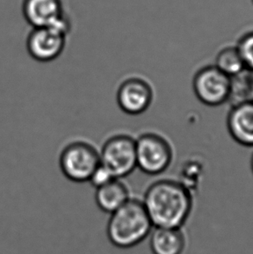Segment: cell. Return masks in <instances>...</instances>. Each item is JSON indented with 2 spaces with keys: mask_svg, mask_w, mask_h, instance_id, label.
<instances>
[{
  "mask_svg": "<svg viewBox=\"0 0 253 254\" xmlns=\"http://www.w3.org/2000/svg\"><path fill=\"white\" fill-rule=\"evenodd\" d=\"M251 169H252V171L253 173V155H252V158H251Z\"/></svg>",
  "mask_w": 253,
  "mask_h": 254,
  "instance_id": "obj_18",
  "label": "cell"
},
{
  "mask_svg": "<svg viewBox=\"0 0 253 254\" xmlns=\"http://www.w3.org/2000/svg\"><path fill=\"white\" fill-rule=\"evenodd\" d=\"M205 174V163L199 156H191L183 162L179 169L178 181L192 195L198 192Z\"/></svg>",
  "mask_w": 253,
  "mask_h": 254,
  "instance_id": "obj_13",
  "label": "cell"
},
{
  "mask_svg": "<svg viewBox=\"0 0 253 254\" xmlns=\"http://www.w3.org/2000/svg\"><path fill=\"white\" fill-rule=\"evenodd\" d=\"M132 197L129 187L124 179L115 178L105 185L96 189L95 199L103 212L112 213Z\"/></svg>",
  "mask_w": 253,
  "mask_h": 254,
  "instance_id": "obj_11",
  "label": "cell"
},
{
  "mask_svg": "<svg viewBox=\"0 0 253 254\" xmlns=\"http://www.w3.org/2000/svg\"><path fill=\"white\" fill-rule=\"evenodd\" d=\"M231 79L229 101L233 103L232 105L253 102V71L245 69Z\"/></svg>",
  "mask_w": 253,
  "mask_h": 254,
  "instance_id": "obj_14",
  "label": "cell"
},
{
  "mask_svg": "<svg viewBox=\"0 0 253 254\" xmlns=\"http://www.w3.org/2000/svg\"><path fill=\"white\" fill-rule=\"evenodd\" d=\"M153 227L142 200L132 196L124 206L110 213L107 234L114 246L131 248L141 243Z\"/></svg>",
  "mask_w": 253,
  "mask_h": 254,
  "instance_id": "obj_2",
  "label": "cell"
},
{
  "mask_svg": "<svg viewBox=\"0 0 253 254\" xmlns=\"http://www.w3.org/2000/svg\"><path fill=\"white\" fill-rule=\"evenodd\" d=\"M214 65L226 75L233 77L246 69L237 47H226L216 57Z\"/></svg>",
  "mask_w": 253,
  "mask_h": 254,
  "instance_id": "obj_15",
  "label": "cell"
},
{
  "mask_svg": "<svg viewBox=\"0 0 253 254\" xmlns=\"http://www.w3.org/2000/svg\"><path fill=\"white\" fill-rule=\"evenodd\" d=\"M226 126L231 137L237 143L253 148V102L232 105Z\"/></svg>",
  "mask_w": 253,
  "mask_h": 254,
  "instance_id": "obj_10",
  "label": "cell"
},
{
  "mask_svg": "<svg viewBox=\"0 0 253 254\" xmlns=\"http://www.w3.org/2000/svg\"><path fill=\"white\" fill-rule=\"evenodd\" d=\"M186 239L182 228L154 227L150 237L153 254H182Z\"/></svg>",
  "mask_w": 253,
  "mask_h": 254,
  "instance_id": "obj_12",
  "label": "cell"
},
{
  "mask_svg": "<svg viewBox=\"0 0 253 254\" xmlns=\"http://www.w3.org/2000/svg\"><path fill=\"white\" fill-rule=\"evenodd\" d=\"M246 69L253 71V32L245 35L236 46Z\"/></svg>",
  "mask_w": 253,
  "mask_h": 254,
  "instance_id": "obj_16",
  "label": "cell"
},
{
  "mask_svg": "<svg viewBox=\"0 0 253 254\" xmlns=\"http://www.w3.org/2000/svg\"><path fill=\"white\" fill-rule=\"evenodd\" d=\"M67 35L59 28H33L26 39L28 53L38 62H52L64 51Z\"/></svg>",
  "mask_w": 253,
  "mask_h": 254,
  "instance_id": "obj_9",
  "label": "cell"
},
{
  "mask_svg": "<svg viewBox=\"0 0 253 254\" xmlns=\"http://www.w3.org/2000/svg\"><path fill=\"white\" fill-rule=\"evenodd\" d=\"M137 169L148 175L167 171L174 160V147L163 134L147 131L135 138Z\"/></svg>",
  "mask_w": 253,
  "mask_h": 254,
  "instance_id": "obj_4",
  "label": "cell"
},
{
  "mask_svg": "<svg viewBox=\"0 0 253 254\" xmlns=\"http://www.w3.org/2000/svg\"><path fill=\"white\" fill-rule=\"evenodd\" d=\"M116 99L123 112L129 116H139L153 104L154 87L145 76L130 74L117 86Z\"/></svg>",
  "mask_w": 253,
  "mask_h": 254,
  "instance_id": "obj_6",
  "label": "cell"
},
{
  "mask_svg": "<svg viewBox=\"0 0 253 254\" xmlns=\"http://www.w3.org/2000/svg\"><path fill=\"white\" fill-rule=\"evenodd\" d=\"M232 79L215 65L198 69L192 79L197 99L205 106L218 107L229 101Z\"/></svg>",
  "mask_w": 253,
  "mask_h": 254,
  "instance_id": "obj_7",
  "label": "cell"
},
{
  "mask_svg": "<svg viewBox=\"0 0 253 254\" xmlns=\"http://www.w3.org/2000/svg\"><path fill=\"white\" fill-rule=\"evenodd\" d=\"M117 178L114 176L113 174L107 169L105 166L100 163L98 167L93 172L92 175L89 178V182L95 188H100L105 185L108 182H111L114 179Z\"/></svg>",
  "mask_w": 253,
  "mask_h": 254,
  "instance_id": "obj_17",
  "label": "cell"
},
{
  "mask_svg": "<svg viewBox=\"0 0 253 254\" xmlns=\"http://www.w3.org/2000/svg\"><path fill=\"white\" fill-rule=\"evenodd\" d=\"M100 163L99 148L84 138L67 141L59 154V168L63 175L75 183L89 182Z\"/></svg>",
  "mask_w": 253,
  "mask_h": 254,
  "instance_id": "obj_3",
  "label": "cell"
},
{
  "mask_svg": "<svg viewBox=\"0 0 253 254\" xmlns=\"http://www.w3.org/2000/svg\"><path fill=\"white\" fill-rule=\"evenodd\" d=\"M99 149L101 163L115 177L124 179L137 169L135 137L133 135L116 132L106 138Z\"/></svg>",
  "mask_w": 253,
  "mask_h": 254,
  "instance_id": "obj_5",
  "label": "cell"
},
{
  "mask_svg": "<svg viewBox=\"0 0 253 254\" xmlns=\"http://www.w3.org/2000/svg\"><path fill=\"white\" fill-rule=\"evenodd\" d=\"M193 198L178 181L161 179L147 187L141 200L153 227L182 228L191 215Z\"/></svg>",
  "mask_w": 253,
  "mask_h": 254,
  "instance_id": "obj_1",
  "label": "cell"
},
{
  "mask_svg": "<svg viewBox=\"0 0 253 254\" xmlns=\"http://www.w3.org/2000/svg\"><path fill=\"white\" fill-rule=\"evenodd\" d=\"M22 11L33 28H59L68 34L71 29L63 0H23Z\"/></svg>",
  "mask_w": 253,
  "mask_h": 254,
  "instance_id": "obj_8",
  "label": "cell"
}]
</instances>
